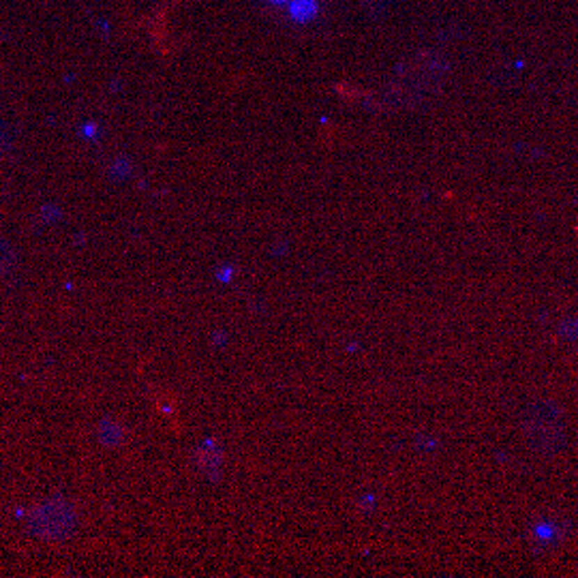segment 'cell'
<instances>
[{
	"instance_id": "1",
	"label": "cell",
	"mask_w": 578,
	"mask_h": 578,
	"mask_svg": "<svg viewBox=\"0 0 578 578\" xmlns=\"http://www.w3.org/2000/svg\"><path fill=\"white\" fill-rule=\"evenodd\" d=\"M272 3L283 5V7L289 9V13H294V15L302 17V15H306V13L311 11V3H313V0H272Z\"/></svg>"
}]
</instances>
